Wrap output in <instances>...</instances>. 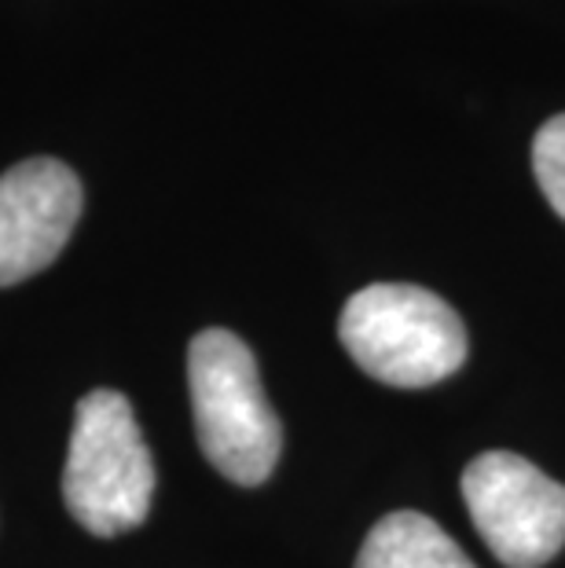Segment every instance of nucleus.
Instances as JSON below:
<instances>
[{
	"instance_id": "obj_1",
	"label": "nucleus",
	"mask_w": 565,
	"mask_h": 568,
	"mask_svg": "<svg viewBox=\"0 0 565 568\" xmlns=\"http://www.w3.org/2000/svg\"><path fill=\"white\" fill-rule=\"evenodd\" d=\"M188 389L195 437L213 469L232 485H264L280 463L283 429L250 345L221 326L195 334L188 348Z\"/></svg>"
},
{
	"instance_id": "obj_6",
	"label": "nucleus",
	"mask_w": 565,
	"mask_h": 568,
	"mask_svg": "<svg viewBox=\"0 0 565 568\" xmlns=\"http://www.w3.org/2000/svg\"><path fill=\"white\" fill-rule=\"evenodd\" d=\"M356 568H477L434 517L396 510L367 531Z\"/></svg>"
},
{
	"instance_id": "obj_2",
	"label": "nucleus",
	"mask_w": 565,
	"mask_h": 568,
	"mask_svg": "<svg viewBox=\"0 0 565 568\" xmlns=\"http://www.w3.org/2000/svg\"><path fill=\"white\" fill-rule=\"evenodd\" d=\"M339 337L360 371L393 389H430L466 359L460 312L412 283L356 290L342 308Z\"/></svg>"
},
{
	"instance_id": "obj_7",
	"label": "nucleus",
	"mask_w": 565,
	"mask_h": 568,
	"mask_svg": "<svg viewBox=\"0 0 565 568\" xmlns=\"http://www.w3.org/2000/svg\"><path fill=\"white\" fill-rule=\"evenodd\" d=\"M533 173L562 221H565V114L544 122V129L533 140Z\"/></svg>"
},
{
	"instance_id": "obj_4",
	"label": "nucleus",
	"mask_w": 565,
	"mask_h": 568,
	"mask_svg": "<svg viewBox=\"0 0 565 568\" xmlns=\"http://www.w3.org/2000/svg\"><path fill=\"white\" fill-rule=\"evenodd\" d=\"M471 521L507 568H544L565 547V485L514 452L477 455L463 474Z\"/></svg>"
},
{
	"instance_id": "obj_3",
	"label": "nucleus",
	"mask_w": 565,
	"mask_h": 568,
	"mask_svg": "<svg viewBox=\"0 0 565 568\" xmlns=\"http://www.w3.org/2000/svg\"><path fill=\"white\" fill-rule=\"evenodd\" d=\"M63 499L74 521L100 539H114L148 521L154 463L122 393L92 389L78 400Z\"/></svg>"
},
{
	"instance_id": "obj_5",
	"label": "nucleus",
	"mask_w": 565,
	"mask_h": 568,
	"mask_svg": "<svg viewBox=\"0 0 565 568\" xmlns=\"http://www.w3.org/2000/svg\"><path fill=\"white\" fill-rule=\"evenodd\" d=\"M81 205V180L59 159H27L0 176V286L44 272L63 253Z\"/></svg>"
}]
</instances>
